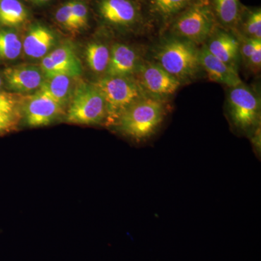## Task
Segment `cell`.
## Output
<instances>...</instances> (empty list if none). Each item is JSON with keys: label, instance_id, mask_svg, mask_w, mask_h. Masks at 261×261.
Instances as JSON below:
<instances>
[{"label": "cell", "instance_id": "4", "mask_svg": "<svg viewBox=\"0 0 261 261\" xmlns=\"http://www.w3.org/2000/svg\"><path fill=\"white\" fill-rule=\"evenodd\" d=\"M217 25L211 0H196L167 27L171 36L199 46L205 44Z\"/></svg>", "mask_w": 261, "mask_h": 261}, {"label": "cell", "instance_id": "12", "mask_svg": "<svg viewBox=\"0 0 261 261\" xmlns=\"http://www.w3.org/2000/svg\"><path fill=\"white\" fill-rule=\"evenodd\" d=\"M204 45L213 56L238 70L240 60V41L236 34L217 25Z\"/></svg>", "mask_w": 261, "mask_h": 261}, {"label": "cell", "instance_id": "17", "mask_svg": "<svg viewBox=\"0 0 261 261\" xmlns=\"http://www.w3.org/2000/svg\"><path fill=\"white\" fill-rule=\"evenodd\" d=\"M77 79L78 77L68 74H56L47 77L39 90L65 108L69 104L74 92Z\"/></svg>", "mask_w": 261, "mask_h": 261}, {"label": "cell", "instance_id": "21", "mask_svg": "<svg viewBox=\"0 0 261 261\" xmlns=\"http://www.w3.org/2000/svg\"><path fill=\"white\" fill-rule=\"evenodd\" d=\"M23 53V40L13 28H0V61L11 62Z\"/></svg>", "mask_w": 261, "mask_h": 261}, {"label": "cell", "instance_id": "9", "mask_svg": "<svg viewBox=\"0 0 261 261\" xmlns=\"http://www.w3.org/2000/svg\"><path fill=\"white\" fill-rule=\"evenodd\" d=\"M64 110L61 105L40 90L29 96L20 107V116L29 127L51 124L63 116Z\"/></svg>", "mask_w": 261, "mask_h": 261}, {"label": "cell", "instance_id": "7", "mask_svg": "<svg viewBox=\"0 0 261 261\" xmlns=\"http://www.w3.org/2000/svg\"><path fill=\"white\" fill-rule=\"evenodd\" d=\"M96 7L102 23L115 30H137L149 20L140 0H97Z\"/></svg>", "mask_w": 261, "mask_h": 261}, {"label": "cell", "instance_id": "3", "mask_svg": "<svg viewBox=\"0 0 261 261\" xmlns=\"http://www.w3.org/2000/svg\"><path fill=\"white\" fill-rule=\"evenodd\" d=\"M106 102L104 126L114 127L123 113L137 101L148 96L134 76H105L94 82Z\"/></svg>", "mask_w": 261, "mask_h": 261}, {"label": "cell", "instance_id": "1", "mask_svg": "<svg viewBox=\"0 0 261 261\" xmlns=\"http://www.w3.org/2000/svg\"><path fill=\"white\" fill-rule=\"evenodd\" d=\"M152 58L181 84L195 80L202 70L198 46L171 35L154 47Z\"/></svg>", "mask_w": 261, "mask_h": 261}, {"label": "cell", "instance_id": "2", "mask_svg": "<svg viewBox=\"0 0 261 261\" xmlns=\"http://www.w3.org/2000/svg\"><path fill=\"white\" fill-rule=\"evenodd\" d=\"M166 115V100L146 96L127 109L113 128L140 142L155 133Z\"/></svg>", "mask_w": 261, "mask_h": 261}, {"label": "cell", "instance_id": "26", "mask_svg": "<svg viewBox=\"0 0 261 261\" xmlns=\"http://www.w3.org/2000/svg\"><path fill=\"white\" fill-rule=\"evenodd\" d=\"M254 43H255V39L245 37L243 36H242V40L240 41V58H242V60L247 65L248 64L253 51Z\"/></svg>", "mask_w": 261, "mask_h": 261}, {"label": "cell", "instance_id": "28", "mask_svg": "<svg viewBox=\"0 0 261 261\" xmlns=\"http://www.w3.org/2000/svg\"><path fill=\"white\" fill-rule=\"evenodd\" d=\"M252 145L257 151L260 152V125L257 126L251 133Z\"/></svg>", "mask_w": 261, "mask_h": 261}, {"label": "cell", "instance_id": "25", "mask_svg": "<svg viewBox=\"0 0 261 261\" xmlns=\"http://www.w3.org/2000/svg\"><path fill=\"white\" fill-rule=\"evenodd\" d=\"M71 5L72 13L78 32L84 30L88 27L89 19V7L84 0H70Z\"/></svg>", "mask_w": 261, "mask_h": 261}, {"label": "cell", "instance_id": "18", "mask_svg": "<svg viewBox=\"0 0 261 261\" xmlns=\"http://www.w3.org/2000/svg\"><path fill=\"white\" fill-rule=\"evenodd\" d=\"M218 25L237 32L244 7L240 0H211Z\"/></svg>", "mask_w": 261, "mask_h": 261}, {"label": "cell", "instance_id": "20", "mask_svg": "<svg viewBox=\"0 0 261 261\" xmlns=\"http://www.w3.org/2000/svg\"><path fill=\"white\" fill-rule=\"evenodd\" d=\"M29 16L28 10L20 0H0V28L20 27Z\"/></svg>", "mask_w": 261, "mask_h": 261}, {"label": "cell", "instance_id": "16", "mask_svg": "<svg viewBox=\"0 0 261 261\" xmlns=\"http://www.w3.org/2000/svg\"><path fill=\"white\" fill-rule=\"evenodd\" d=\"M196 0H140L149 20L167 27L176 15Z\"/></svg>", "mask_w": 261, "mask_h": 261}, {"label": "cell", "instance_id": "11", "mask_svg": "<svg viewBox=\"0 0 261 261\" xmlns=\"http://www.w3.org/2000/svg\"><path fill=\"white\" fill-rule=\"evenodd\" d=\"M5 87L15 93L37 92L42 87L45 75L40 66L18 65L8 67L3 71Z\"/></svg>", "mask_w": 261, "mask_h": 261}, {"label": "cell", "instance_id": "19", "mask_svg": "<svg viewBox=\"0 0 261 261\" xmlns=\"http://www.w3.org/2000/svg\"><path fill=\"white\" fill-rule=\"evenodd\" d=\"M111 46L100 39L92 40L85 48V59L89 68L95 74L106 75L110 57Z\"/></svg>", "mask_w": 261, "mask_h": 261}, {"label": "cell", "instance_id": "27", "mask_svg": "<svg viewBox=\"0 0 261 261\" xmlns=\"http://www.w3.org/2000/svg\"><path fill=\"white\" fill-rule=\"evenodd\" d=\"M261 65V39H255L253 51L247 66L253 71H258Z\"/></svg>", "mask_w": 261, "mask_h": 261}, {"label": "cell", "instance_id": "5", "mask_svg": "<svg viewBox=\"0 0 261 261\" xmlns=\"http://www.w3.org/2000/svg\"><path fill=\"white\" fill-rule=\"evenodd\" d=\"M65 113V121L75 124L105 125L106 107L104 98L93 84H77Z\"/></svg>", "mask_w": 261, "mask_h": 261}, {"label": "cell", "instance_id": "24", "mask_svg": "<svg viewBox=\"0 0 261 261\" xmlns=\"http://www.w3.org/2000/svg\"><path fill=\"white\" fill-rule=\"evenodd\" d=\"M55 20L65 30L71 33L79 32L72 13L70 1L66 2L58 8L55 14Z\"/></svg>", "mask_w": 261, "mask_h": 261}, {"label": "cell", "instance_id": "30", "mask_svg": "<svg viewBox=\"0 0 261 261\" xmlns=\"http://www.w3.org/2000/svg\"><path fill=\"white\" fill-rule=\"evenodd\" d=\"M4 87V81H3V76L0 75V93H2V92H5L4 91H3V87Z\"/></svg>", "mask_w": 261, "mask_h": 261}, {"label": "cell", "instance_id": "13", "mask_svg": "<svg viewBox=\"0 0 261 261\" xmlns=\"http://www.w3.org/2000/svg\"><path fill=\"white\" fill-rule=\"evenodd\" d=\"M143 61L140 51L135 47L124 43H115L111 46L106 75L135 77Z\"/></svg>", "mask_w": 261, "mask_h": 261}, {"label": "cell", "instance_id": "8", "mask_svg": "<svg viewBox=\"0 0 261 261\" xmlns=\"http://www.w3.org/2000/svg\"><path fill=\"white\" fill-rule=\"evenodd\" d=\"M140 87L149 97L166 100L181 84L152 61H143L135 75Z\"/></svg>", "mask_w": 261, "mask_h": 261}, {"label": "cell", "instance_id": "23", "mask_svg": "<svg viewBox=\"0 0 261 261\" xmlns=\"http://www.w3.org/2000/svg\"><path fill=\"white\" fill-rule=\"evenodd\" d=\"M238 30L242 32L240 34L243 37L261 39L260 8H247L244 7L237 32Z\"/></svg>", "mask_w": 261, "mask_h": 261}, {"label": "cell", "instance_id": "15", "mask_svg": "<svg viewBox=\"0 0 261 261\" xmlns=\"http://www.w3.org/2000/svg\"><path fill=\"white\" fill-rule=\"evenodd\" d=\"M200 61L201 68L212 82L224 84L230 88L243 84L238 70L213 56L204 44L200 48Z\"/></svg>", "mask_w": 261, "mask_h": 261}, {"label": "cell", "instance_id": "6", "mask_svg": "<svg viewBox=\"0 0 261 261\" xmlns=\"http://www.w3.org/2000/svg\"><path fill=\"white\" fill-rule=\"evenodd\" d=\"M227 106L231 124L241 133L251 135L260 125V98L243 83L230 88Z\"/></svg>", "mask_w": 261, "mask_h": 261}, {"label": "cell", "instance_id": "22", "mask_svg": "<svg viewBox=\"0 0 261 261\" xmlns=\"http://www.w3.org/2000/svg\"><path fill=\"white\" fill-rule=\"evenodd\" d=\"M20 116L16 98L7 92L0 93V135L13 129Z\"/></svg>", "mask_w": 261, "mask_h": 261}, {"label": "cell", "instance_id": "10", "mask_svg": "<svg viewBox=\"0 0 261 261\" xmlns=\"http://www.w3.org/2000/svg\"><path fill=\"white\" fill-rule=\"evenodd\" d=\"M39 66L45 78L56 74L79 77L82 72V64L75 44L70 41H65L55 47L42 58Z\"/></svg>", "mask_w": 261, "mask_h": 261}, {"label": "cell", "instance_id": "14", "mask_svg": "<svg viewBox=\"0 0 261 261\" xmlns=\"http://www.w3.org/2000/svg\"><path fill=\"white\" fill-rule=\"evenodd\" d=\"M57 37L50 29L36 23L29 29L23 40V51L30 59L44 58L56 47Z\"/></svg>", "mask_w": 261, "mask_h": 261}, {"label": "cell", "instance_id": "29", "mask_svg": "<svg viewBox=\"0 0 261 261\" xmlns=\"http://www.w3.org/2000/svg\"><path fill=\"white\" fill-rule=\"evenodd\" d=\"M25 1L32 3V4L36 5V6H42V5L50 3L51 0H25Z\"/></svg>", "mask_w": 261, "mask_h": 261}]
</instances>
